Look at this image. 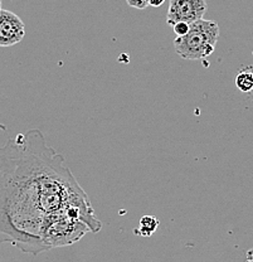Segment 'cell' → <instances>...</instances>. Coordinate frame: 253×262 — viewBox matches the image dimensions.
I'll return each instance as SVG.
<instances>
[{"label": "cell", "instance_id": "cell-8", "mask_svg": "<svg viewBox=\"0 0 253 262\" xmlns=\"http://www.w3.org/2000/svg\"><path fill=\"white\" fill-rule=\"evenodd\" d=\"M127 4L135 9H145L149 7V0H126Z\"/></svg>", "mask_w": 253, "mask_h": 262}, {"label": "cell", "instance_id": "cell-5", "mask_svg": "<svg viewBox=\"0 0 253 262\" xmlns=\"http://www.w3.org/2000/svg\"><path fill=\"white\" fill-rule=\"evenodd\" d=\"M157 226H159V220L154 215H144L141 217L140 222H139L137 229H135V233L141 237H150L156 231Z\"/></svg>", "mask_w": 253, "mask_h": 262}, {"label": "cell", "instance_id": "cell-6", "mask_svg": "<svg viewBox=\"0 0 253 262\" xmlns=\"http://www.w3.org/2000/svg\"><path fill=\"white\" fill-rule=\"evenodd\" d=\"M235 83L241 92H251L253 90V71H241L236 76Z\"/></svg>", "mask_w": 253, "mask_h": 262}, {"label": "cell", "instance_id": "cell-9", "mask_svg": "<svg viewBox=\"0 0 253 262\" xmlns=\"http://www.w3.org/2000/svg\"><path fill=\"white\" fill-rule=\"evenodd\" d=\"M165 0H149V7H154V8H157L160 7V5L164 4Z\"/></svg>", "mask_w": 253, "mask_h": 262}, {"label": "cell", "instance_id": "cell-1", "mask_svg": "<svg viewBox=\"0 0 253 262\" xmlns=\"http://www.w3.org/2000/svg\"><path fill=\"white\" fill-rule=\"evenodd\" d=\"M92 204L63 155L40 130L18 134L0 147V244L21 252H47L43 231L54 213Z\"/></svg>", "mask_w": 253, "mask_h": 262}, {"label": "cell", "instance_id": "cell-3", "mask_svg": "<svg viewBox=\"0 0 253 262\" xmlns=\"http://www.w3.org/2000/svg\"><path fill=\"white\" fill-rule=\"evenodd\" d=\"M208 10L205 0H170L169 4L167 23L170 26L184 21L192 24L203 19Z\"/></svg>", "mask_w": 253, "mask_h": 262}, {"label": "cell", "instance_id": "cell-10", "mask_svg": "<svg viewBox=\"0 0 253 262\" xmlns=\"http://www.w3.org/2000/svg\"><path fill=\"white\" fill-rule=\"evenodd\" d=\"M0 10H2V0H0Z\"/></svg>", "mask_w": 253, "mask_h": 262}, {"label": "cell", "instance_id": "cell-4", "mask_svg": "<svg viewBox=\"0 0 253 262\" xmlns=\"http://www.w3.org/2000/svg\"><path fill=\"white\" fill-rule=\"evenodd\" d=\"M26 26L15 13L0 10V47H12L23 40Z\"/></svg>", "mask_w": 253, "mask_h": 262}, {"label": "cell", "instance_id": "cell-7", "mask_svg": "<svg viewBox=\"0 0 253 262\" xmlns=\"http://www.w3.org/2000/svg\"><path fill=\"white\" fill-rule=\"evenodd\" d=\"M174 33H175L176 37H184L189 32L190 24L184 23V21H179V23L174 24Z\"/></svg>", "mask_w": 253, "mask_h": 262}, {"label": "cell", "instance_id": "cell-2", "mask_svg": "<svg viewBox=\"0 0 253 262\" xmlns=\"http://www.w3.org/2000/svg\"><path fill=\"white\" fill-rule=\"evenodd\" d=\"M218 38V23L200 19L190 24L188 34L174 39V48L183 59L200 61L214 53Z\"/></svg>", "mask_w": 253, "mask_h": 262}]
</instances>
